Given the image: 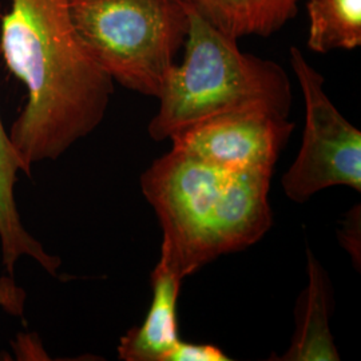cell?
<instances>
[{
  "mask_svg": "<svg viewBox=\"0 0 361 361\" xmlns=\"http://www.w3.org/2000/svg\"><path fill=\"white\" fill-rule=\"evenodd\" d=\"M0 54L25 83L27 104L8 137L22 171L55 161L104 121L114 80L78 38L68 0H10Z\"/></svg>",
  "mask_w": 361,
  "mask_h": 361,
  "instance_id": "cell-1",
  "label": "cell"
},
{
  "mask_svg": "<svg viewBox=\"0 0 361 361\" xmlns=\"http://www.w3.org/2000/svg\"><path fill=\"white\" fill-rule=\"evenodd\" d=\"M271 176L216 168L176 149L155 159L141 189L162 226L161 257L185 279L256 244L273 225Z\"/></svg>",
  "mask_w": 361,
  "mask_h": 361,
  "instance_id": "cell-2",
  "label": "cell"
},
{
  "mask_svg": "<svg viewBox=\"0 0 361 361\" xmlns=\"http://www.w3.org/2000/svg\"><path fill=\"white\" fill-rule=\"evenodd\" d=\"M185 58L169 70L149 123L157 141L216 116L265 111L289 118L292 87L284 68L240 50L237 40L186 3Z\"/></svg>",
  "mask_w": 361,
  "mask_h": 361,
  "instance_id": "cell-3",
  "label": "cell"
},
{
  "mask_svg": "<svg viewBox=\"0 0 361 361\" xmlns=\"http://www.w3.org/2000/svg\"><path fill=\"white\" fill-rule=\"evenodd\" d=\"M73 26L104 73L129 90L158 98L185 43V0H68Z\"/></svg>",
  "mask_w": 361,
  "mask_h": 361,
  "instance_id": "cell-4",
  "label": "cell"
},
{
  "mask_svg": "<svg viewBox=\"0 0 361 361\" xmlns=\"http://www.w3.org/2000/svg\"><path fill=\"white\" fill-rule=\"evenodd\" d=\"M290 65L305 101V129L295 162L283 177L289 200L307 202L332 186L361 190V133L336 109L324 77L302 52L290 47Z\"/></svg>",
  "mask_w": 361,
  "mask_h": 361,
  "instance_id": "cell-5",
  "label": "cell"
},
{
  "mask_svg": "<svg viewBox=\"0 0 361 361\" xmlns=\"http://www.w3.org/2000/svg\"><path fill=\"white\" fill-rule=\"evenodd\" d=\"M295 123L265 111L216 116L174 133L176 150L232 171H273Z\"/></svg>",
  "mask_w": 361,
  "mask_h": 361,
  "instance_id": "cell-6",
  "label": "cell"
},
{
  "mask_svg": "<svg viewBox=\"0 0 361 361\" xmlns=\"http://www.w3.org/2000/svg\"><path fill=\"white\" fill-rule=\"evenodd\" d=\"M183 280L164 258H159L152 273V305L143 323L121 337V360L168 361L170 352L180 340L177 304Z\"/></svg>",
  "mask_w": 361,
  "mask_h": 361,
  "instance_id": "cell-7",
  "label": "cell"
},
{
  "mask_svg": "<svg viewBox=\"0 0 361 361\" xmlns=\"http://www.w3.org/2000/svg\"><path fill=\"white\" fill-rule=\"evenodd\" d=\"M332 285L322 264L308 250V285L297 300L296 331L281 361H337L340 355L329 329Z\"/></svg>",
  "mask_w": 361,
  "mask_h": 361,
  "instance_id": "cell-8",
  "label": "cell"
},
{
  "mask_svg": "<svg viewBox=\"0 0 361 361\" xmlns=\"http://www.w3.org/2000/svg\"><path fill=\"white\" fill-rule=\"evenodd\" d=\"M22 164L13 150L0 116V249L6 271L13 276L16 261L23 256L35 259L43 269L55 274L61 258L49 255L25 229L15 202V183Z\"/></svg>",
  "mask_w": 361,
  "mask_h": 361,
  "instance_id": "cell-9",
  "label": "cell"
},
{
  "mask_svg": "<svg viewBox=\"0 0 361 361\" xmlns=\"http://www.w3.org/2000/svg\"><path fill=\"white\" fill-rule=\"evenodd\" d=\"M233 38L268 37L292 19L300 0H185Z\"/></svg>",
  "mask_w": 361,
  "mask_h": 361,
  "instance_id": "cell-10",
  "label": "cell"
},
{
  "mask_svg": "<svg viewBox=\"0 0 361 361\" xmlns=\"http://www.w3.org/2000/svg\"><path fill=\"white\" fill-rule=\"evenodd\" d=\"M308 47L319 54L361 44V0H310Z\"/></svg>",
  "mask_w": 361,
  "mask_h": 361,
  "instance_id": "cell-11",
  "label": "cell"
},
{
  "mask_svg": "<svg viewBox=\"0 0 361 361\" xmlns=\"http://www.w3.org/2000/svg\"><path fill=\"white\" fill-rule=\"evenodd\" d=\"M231 360L217 345L194 344L180 340L168 356V361H228Z\"/></svg>",
  "mask_w": 361,
  "mask_h": 361,
  "instance_id": "cell-12",
  "label": "cell"
},
{
  "mask_svg": "<svg viewBox=\"0 0 361 361\" xmlns=\"http://www.w3.org/2000/svg\"><path fill=\"white\" fill-rule=\"evenodd\" d=\"M338 237L345 250H348L357 269H360V205L352 207L343 222V229L338 232Z\"/></svg>",
  "mask_w": 361,
  "mask_h": 361,
  "instance_id": "cell-13",
  "label": "cell"
},
{
  "mask_svg": "<svg viewBox=\"0 0 361 361\" xmlns=\"http://www.w3.org/2000/svg\"><path fill=\"white\" fill-rule=\"evenodd\" d=\"M26 292L13 283V277L0 280V308L8 314L22 316L25 312Z\"/></svg>",
  "mask_w": 361,
  "mask_h": 361,
  "instance_id": "cell-14",
  "label": "cell"
}]
</instances>
